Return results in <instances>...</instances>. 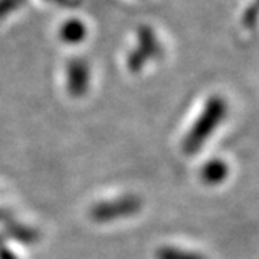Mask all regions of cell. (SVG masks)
I'll list each match as a JSON object with an SVG mask.
<instances>
[{
    "label": "cell",
    "instance_id": "cell-4",
    "mask_svg": "<svg viewBox=\"0 0 259 259\" xmlns=\"http://www.w3.org/2000/svg\"><path fill=\"white\" fill-rule=\"evenodd\" d=\"M157 259H204L202 255L189 252V250L176 249L171 246H167L157 250Z\"/></svg>",
    "mask_w": 259,
    "mask_h": 259
},
{
    "label": "cell",
    "instance_id": "cell-1",
    "mask_svg": "<svg viewBox=\"0 0 259 259\" xmlns=\"http://www.w3.org/2000/svg\"><path fill=\"white\" fill-rule=\"evenodd\" d=\"M226 111H228L226 102L219 97H214L207 102L203 112L194 122V125L183 141L185 153L193 154L199 148L203 147L204 143L209 140V137L216 131L223 118L226 117Z\"/></svg>",
    "mask_w": 259,
    "mask_h": 259
},
{
    "label": "cell",
    "instance_id": "cell-3",
    "mask_svg": "<svg viewBox=\"0 0 259 259\" xmlns=\"http://www.w3.org/2000/svg\"><path fill=\"white\" fill-rule=\"evenodd\" d=\"M228 175H229V167L223 160H219V158L206 163L200 171L202 180L207 185H219L226 180Z\"/></svg>",
    "mask_w": 259,
    "mask_h": 259
},
{
    "label": "cell",
    "instance_id": "cell-2",
    "mask_svg": "<svg viewBox=\"0 0 259 259\" xmlns=\"http://www.w3.org/2000/svg\"><path fill=\"white\" fill-rule=\"evenodd\" d=\"M140 203L134 197H127L122 200H117V203L101 204L97 206L93 210V216L97 221H108V219H115L124 214H131L133 212L139 210Z\"/></svg>",
    "mask_w": 259,
    "mask_h": 259
}]
</instances>
